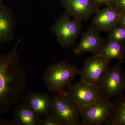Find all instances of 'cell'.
Listing matches in <instances>:
<instances>
[{
    "mask_svg": "<svg viewBox=\"0 0 125 125\" xmlns=\"http://www.w3.org/2000/svg\"><path fill=\"white\" fill-rule=\"evenodd\" d=\"M98 8L102 6H111L115 5L116 0H94Z\"/></svg>",
    "mask_w": 125,
    "mask_h": 125,
    "instance_id": "19",
    "label": "cell"
},
{
    "mask_svg": "<svg viewBox=\"0 0 125 125\" xmlns=\"http://www.w3.org/2000/svg\"><path fill=\"white\" fill-rule=\"evenodd\" d=\"M23 100L40 117L47 116L51 112L52 97L48 94L29 92Z\"/></svg>",
    "mask_w": 125,
    "mask_h": 125,
    "instance_id": "13",
    "label": "cell"
},
{
    "mask_svg": "<svg viewBox=\"0 0 125 125\" xmlns=\"http://www.w3.org/2000/svg\"><path fill=\"white\" fill-rule=\"evenodd\" d=\"M118 24L125 29V11H122L118 21Z\"/></svg>",
    "mask_w": 125,
    "mask_h": 125,
    "instance_id": "21",
    "label": "cell"
},
{
    "mask_svg": "<svg viewBox=\"0 0 125 125\" xmlns=\"http://www.w3.org/2000/svg\"><path fill=\"white\" fill-rule=\"evenodd\" d=\"M45 117V118L42 120L40 125H62L58 118L52 112Z\"/></svg>",
    "mask_w": 125,
    "mask_h": 125,
    "instance_id": "18",
    "label": "cell"
},
{
    "mask_svg": "<svg viewBox=\"0 0 125 125\" xmlns=\"http://www.w3.org/2000/svg\"><path fill=\"white\" fill-rule=\"evenodd\" d=\"M107 40L125 42V29L119 24L117 25L108 32Z\"/></svg>",
    "mask_w": 125,
    "mask_h": 125,
    "instance_id": "17",
    "label": "cell"
},
{
    "mask_svg": "<svg viewBox=\"0 0 125 125\" xmlns=\"http://www.w3.org/2000/svg\"><path fill=\"white\" fill-rule=\"evenodd\" d=\"M67 11L56 20L49 31L55 35L57 42L63 48L73 46L81 29V21L75 18L71 20Z\"/></svg>",
    "mask_w": 125,
    "mask_h": 125,
    "instance_id": "4",
    "label": "cell"
},
{
    "mask_svg": "<svg viewBox=\"0 0 125 125\" xmlns=\"http://www.w3.org/2000/svg\"><path fill=\"white\" fill-rule=\"evenodd\" d=\"M124 73H125V72H124Z\"/></svg>",
    "mask_w": 125,
    "mask_h": 125,
    "instance_id": "24",
    "label": "cell"
},
{
    "mask_svg": "<svg viewBox=\"0 0 125 125\" xmlns=\"http://www.w3.org/2000/svg\"><path fill=\"white\" fill-rule=\"evenodd\" d=\"M96 86L105 98L110 99L123 93L125 90V76L121 65L117 63L109 67Z\"/></svg>",
    "mask_w": 125,
    "mask_h": 125,
    "instance_id": "5",
    "label": "cell"
},
{
    "mask_svg": "<svg viewBox=\"0 0 125 125\" xmlns=\"http://www.w3.org/2000/svg\"><path fill=\"white\" fill-rule=\"evenodd\" d=\"M15 125H40L42 119L32 108L23 103L15 108Z\"/></svg>",
    "mask_w": 125,
    "mask_h": 125,
    "instance_id": "14",
    "label": "cell"
},
{
    "mask_svg": "<svg viewBox=\"0 0 125 125\" xmlns=\"http://www.w3.org/2000/svg\"><path fill=\"white\" fill-rule=\"evenodd\" d=\"M121 10L115 6L99 9L92 21V25L99 31L108 32L118 24Z\"/></svg>",
    "mask_w": 125,
    "mask_h": 125,
    "instance_id": "10",
    "label": "cell"
},
{
    "mask_svg": "<svg viewBox=\"0 0 125 125\" xmlns=\"http://www.w3.org/2000/svg\"><path fill=\"white\" fill-rule=\"evenodd\" d=\"M61 3L72 16L81 22L88 20L99 10L94 0H61Z\"/></svg>",
    "mask_w": 125,
    "mask_h": 125,
    "instance_id": "9",
    "label": "cell"
},
{
    "mask_svg": "<svg viewBox=\"0 0 125 125\" xmlns=\"http://www.w3.org/2000/svg\"><path fill=\"white\" fill-rule=\"evenodd\" d=\"M115 5L122 11H125V0H116Z\"/></svg>",
    "mask_w": 125,
    "mask_h": 125,
    "instance_id": "20",
    "label": "cell"
},
{
    "mask_svg": "<svg viewBox=\"0 0 125 125\" xmlns=\"http://www.w3.org/2000/svg\"><path fill=\"white\" fill-rule=\"evenodd\" d=\"M51 112L62 125H80L81 106L70 97L66 91L52 97Z\"/></svg>",
    "mask_w": 125,
    "mask_h": 125,
    "instance_id": "3",
    "label": "cell"
},
{
    "mask_svg": "<svg viewBox=\"0 0 125 125\" xmlns=\"http://www.w3.org/2000/svg\"><path fill=\"white\" fill-rule=\"evenodd\" d=\"M107 125H125V94H119L113 102Z\"/></svg>",
    "mask_w": 125,
    "mask_h": 125,
    "instance_id": "16",
    "label": "cell"
},
{
    "mask_svg": "<svg viewBox=\"0 0 125 125\" xmlns=\"http://www.w3.org/2000/svg\"><path fill=\"white\" fill-rule=\"evenodd\" d=\"M113 102L110 99L101 97L93 102L81 106V118L82 125H107Z\"/></svg>",
    "mask_w": 125,
    "mask_h": 125,
    "instance_id": "6",
    "label": "cell"
},
{
    "mask_svg": "<svg viewBox=\"0 0 125 125\" xmlns=\"http://www.w3.org/2000/svg\"><path fill=\"white\" fill-rule=\"evenodd\" d=\"M1 119H2V118H1V117H0V123L1 121Z\"/></svg>",
    "mask_w": 125,
    "mask_h": 125,
    "instance_id": "23",
    "label": "cell"
},
{
    "mask_svg": "<svg viewBox=\"0 0 125 125\" xmlns=\"http://www.w3.org/2000/svg\"><path fill=\"white\" fill-rule=\"evenodd\" d=\"M16 21L13 13L9 7L0 5V44L13 40Z\"/></svg>",
    "mask_w": 125,
    "mask_h": 125,
    "instance_id": "12",
    "label": "cell"
},
{
    "mask_svg": "<svg viewBox=\"0 0 125 125\" xmlns=\"http://www.w3.org/2000/svg\"><path fill=\"white\" fill-rule=\"evenodd\" d=\"M3 1H4V0H0V5L2 4Z\"/></svg>",
    "mask_w": 125,
    "mask_h": 125,
    "instance_id": "22",
    "label": "cell"
},
{
    "mask_svg": "<svg viewBox=\"0 0 125 125\" xmlns=\"http://www.w3.org/2000/svg\"><path fill=\"white\" fill-rule=\"evenodd\" d=\"M109 61L98 54H94L86 60L80 71L81 79L85 83L97 85L104 74L109 68Z\"/></svg>",
    "mask_w": 125,
    "mask_h": 125,
    "instance_id": "7",
    "label": "cell"
},
{
    "mask_svg": "<svg viewBox=\"0 0 125 125\" xmlns=\"http://www.w3.org/2000/svg\"><path fill=\"white\" fill-rule=\"evenodd\" d=\"M125 49L123 43L107 40L106 42L103 44L97 54L104 57L109 61L116 59L122 62L124 60Z\"/></svg>",
    "mask_w": 125,
    "mask_h": 125,
    "instance_id": "15",
    "label": "cell"
},
{
    "mask_svg": "<svg viewBox=\"0 0 125 125\" xmlns=\"http://www.w3.org/2000/svg\"><path fill=\"white\" fill-rule=\"evenodd\" d=\"M99 31L92 25L83 34L79 44L74 48V54L80 55L85 52H91L97 54L104 44Z\"/></svg>",
    "mask_w": 125,
    "mask_h": 125,
    "instance_id": "11",
    "label": "cell"
},
{
    "mask_svg": "<svg viewBox=\"0 0 125 125\" xmlns=\"http://www.w3.org/2000/svg\"><path fill=\"white\" fill-rule=\"evenodd\" d=\"M66 92L72 99L81 106L88 105L103 97L96 85L81 80L71 84Z\"/></svg>",
    "mask_w": 125,
    "mask_h": 125,
    "instance_id": "8",
    "label": "cell"
},
{
    "mask_svg": "<svg viewBox=\"0 0 125 125\" xmlns=\"http://www.w3.org/2000/svg\"><path fill=\"white\" fill-rule=\"evenodd\" d=\"M77 67L64 61L50 65L43 77L44 83L50 92L58 94L65 92L75 76L79 73Z\"/></svg>",
    "mask_w": 125,
    "mask_h": 125,
    "instance_id": "2",
    "label": "cell"
},
{
    "mask_svg": "<svg viewBox=\"0 0 125 125\" xmlns=\"http://www.w3.org/2000/svg\"><path fill=\"white\" fill-rule=\"evenodd\" d=\"M17 49L16 45L9 54L0 55V116L19 102L25 90L27 73Z\"/></svg>",
    "mask_w": 125,
    "mask_h": 125,
    "instance_id": "1",
    "label": "cell"
}]
</instances>
